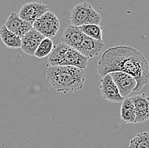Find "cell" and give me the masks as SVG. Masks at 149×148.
I'll use <instances>...</instances> for the list:
<instances>
[{
  "mask_svg": "<svg viewBox=\"0 0 149 148\" xmlns=\"http://www.w3.org/2000/svg\"><path fill=\"white\" fill-rule=\"evenodd\" d=\"M121 72L129 74L136 81V91H140L149 81V66L139 50L129 46L112 47L102 52L97 63V73L106 74Z\"/></svg>",
  "mask_w": 149,
  "mask_h": 148,
  "instance_id": "obj_1",
  "label": "cell"
},
{
  "mask_svg": "<svg viewBox=\"0 0 149 148\" xmlns=\"http://www.w3.org/2000/svg\"><path fill=\"white\" fill-rule=\"evenodd\" d=\"M85 80V70L74 66H51L47 70V81L58 92L79 91L83 88Z\"/></svg>",
  "mask_w": 149,
  "mask_h": 148,
  "instance_id": "obj_2",
  "label": "cell"
},
{
  "mask_svg": "<svg viewBox=\"0 0 149 148\" xmlns=\"http://www.w3.org/2000/svg\"><path fill=\"white\" fill-rule=\"evenodd\" d=\"M48 63L51 66H74L85 70L88 64V59L77 50L61 43L53 48L48 56Z\"/></svg>",
  "mask_w": 149,
  "mask_h": 148,
  "instance_id": "obj_3",
  "label": "cell"
},
{
  "mask_svg": "<svg viewBox=\"0 0 149 148\" xmlns=\"http://www.w3.org/2000/svg\"><path fill=\"white\" fill-rule=\"evenodd\" d=\"M101 16L93 9L88 3H80L74 6L70 13V25L74 27H81L87 24L99 25Z\"/></svg>",
  "mask_w": 149,
  "mask_h": 148,
  "instance_id": "obj_4",
  "label": "cell"
},
{
  "mask_svg": "<svg viewBox=\"0 0 149 148\" xmlns=\"http://www.w3.org/2000/svg\"><path fill=\"white\" fill-rule=\"evenodd\" d=\"M59 27V20L54 13L49 10L37 19L32 24V28H34L44 37L48 38L54 37L58 33Z\"/></svg>",
  "mask_w": 149,
  "mask_h": 148,
  "instance_id": "obj_5",
  "label": "cell"
},
{
  "mask_svg": "<svg viewBox=\"0 0 149 148\" xmlns=\"http://www.w3.org/2000/svg\"><path fill=\"white\" fill-rule=\"evenodd\" d=\"M48 11V6L42 2H29L25 4L19 11V18L31 24Z\"/></svg>",
  "mask_w": 149,
  "mask_h": 148,
  "instance_id": "obj_6",
  "label": "cell"
},
{
  "mask_svg": "<svg viewBox=\"0 0 149 148\" xmlns=\"http://www.w3.org/2000/svg\"><path fill=\"white\" fill-rule=\"evenodd\" d=\"M109 74L110 75L113 83L117 86L119 92L123 98H126L130 93L135 91L136 87V81L130 75L121 72H113Z\"/></svg>",
  "mask_w": 149,
  "mask_h": 148,
  "instance_id": "obj_7",
  "label": "cell"
},
{
  "mask_svg": "<svg viewBox=\"0 0 149 148\" xmlns=\"http://www.w3.org/2000/svg\"><path fill=\"white\" fill-rule=\"evenodd\" d=\"M100 92L102 98L109 102L121 103L124 100L109 74L102 77L100 80Z\"/></svg>",
  "mask_w": 149,
  "mask_h": 148,
  "instance_id": "obj_8",
  "label": "cell"
},
{
  "mask_svg": "<svg viewBox=\"0 0 149 148\" xmlns=\"http://www.w3.org/2000/svg\"><path fill=\"white\" fill-rule=\"evenodd\" d=\"M135 108V123H142L149 120V97L146 94H139L130 97Z\"/></svg>",
  "mask_w": 149,
  "mask_h": 148,
  "instance_id": "obj_9",
  "label": "cell"
},
{
  "mask_svg": "<svg viewBox=\"0 0 149 148\" xmlns=\"http://www.w3.org/2000/svg\"><path fill=\"white\" fill-rule=\"evenodd\" d=\"M104 47L105 44L102 40H95L84 34L83 39L76 50L83 56L89 59L97 57L102 54Z\"/></svg>",
  "mask_w": 149,
  "mask_h": 148,
  "instance_id": "obj_10",
  "label": "cell"
},
{
  "mask_svg": "<svg viewBox=\"0 0 149 148\" xmlns=\"http://www.w3.org/2000/svg\"><path fill=\"white\" fill-rule=\"evenodd\" d=\"M4 26L9 32H11L19 38L26 34L32 28V24L19 18L18 14L15 12H12L9 15L4 23Z\"/></svg>",
  "mask_w": 149,
  "mask_h": 148,
  "instance_id": "obj_11",
  "label": "cell"
},
{
  "mask_svg": "<svg viewBox=\"0 0 149 148\" xmlns=\"http://www.w3.org/2000/svg\"><path fill=\"white\" fill-rule=\"evenodd\" d=\"M44 37L36 31L34 28H31L26 34L21 37V45L20 49L29 56H34L37 47L42 41Z\"/></svg>",
  "mask_w": 149,
  "mask_h": 148,
  "instance_id": "obj_12",
  "label": "cell"
},
{
  "mask_svg": "<svg viewBox=\"0 0 149 148\" xmlns=\"http://www.w3.org/2000/svg\"><path fill=\"white\" fill-rule=\"evenodd\" d=\"M83 32L80 30V28L78 27L69 25L65 28V30L62 34L61 42L62 44L76 50L78 47L80 46L83 39Z\"/></svg>",
  "mask_w": 149,
  "mask_h": 148,
  "instance_id": "obj_13",
  "label": "cell"
},
{
  "mask_svg": "<svg viewBox=\"0 0 149 148\" xmlns=\"http://www.w3.org/2000/svg\"><path fill=\"white\" fill-rule=\"evenodd\" d=\"M135 108L130 97L124 98L121 102L120 120L124 123H135Z\"/></svg>",
  "mask_w": 149,
  "mask_h": 148,
  "instance_id": "obj_14",
  "label": "cell"
},
{
  "mask_svg": "<svg viewBox=\"0 0 149 148\" xmlns=\"http://www.w3.org/2000/svg\"><path fill=\"white\" fill-rule=\"evenodd\" d=\"M0 37L3 44L11 49H16L20 48L21 38L17 37L11 32H9L5 26H2L0 28Z\"/></svg>",
  "mask_w": 149,
  "mask_h": 148,
  "instance_id": "obj_15",
  "label": "cell"
},
{
  "mask_svg": "<svg viewBox=\"0 0 149 148\" xmlns=\"http://www.w3.org/2000/svg\"><path fill=\"white\" fill-rule=\"evenodd\" d=\"M79 28L86 36L95 40H99V41L102 40V28L99 25L87 24L79 27Z\"/></svg>",
  "mask_w": 149,
  "mask_h": 148,
  "instance_id": "obj_16",
  "label": "cell"
},
{
  "mask_svg": "<svg viewBox=\"0 0 149 148\" xmlns=\"http://www.w3.org/2000/svg\"><path fill=\"white\" fill-rule=\"evenodd\" d=\"M53 48H54L53 40L48 37H44L42 39V41L40 43L39 46L37 47L34 56L37 58H39V59L45 58L47 56H49V54L53 50Z\"/></svg>",
  "mask_w": 149,
  "mask_h": 148,
  "instance_id": "obj_17",
  "label": "cell"
},
{
  "mask_svg": "<svg viewBox=\"0 0 149 148\" xmlns=\"http://www.w3.org/2000/svg\"><path fill=\"white\" fill-rule=\"evenodd\" d=\"M128 148H149V132H141L130 140Z\"/></svg>",
  "mask_w": 149,
  "mask_h": 148,
  "instance_id": "obj_18",
  "label": "cell"
}]
</instances>
